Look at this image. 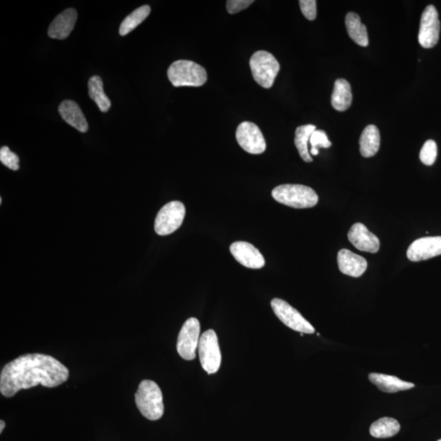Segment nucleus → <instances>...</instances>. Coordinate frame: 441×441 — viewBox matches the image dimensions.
Masks as SVG:
<instances>
[{
  "label": "nucleus",
  "mask_w": 441,
  "mask_h": 441,
  "mask_svg": "<svg viewBox=\"0 0 441 441\" xmlns=\"http://www.w3.org/2000/svg\"><path fill=\"white\" fill-rule=\"evenodd\" d=\"M70 372L57 359L41 353L25 354L8 363L0 374V392L12 397L23 389L56 387L67 381Z\"/></svg>",
  "instance_id": "nucleus-1"
},
{
  "label": "nucleus",
  "mask_w": 441,
  "mask_h": 441,
  "mask_svg": "<svg viewBox=\"0 0 441 441\" xmlns=\"http://www.w3.org/2000/svg\"><path fill=\"white\" fill-rule=\"evenodd\" d=\"M271 194L275 201L294 209H309L317 205L319 201L317 192L304 185H280Z\"/></svg>",
  "instance_id": "nucleus-2"
},
{
  "label": "nucleus",
  "mask_w": 441,
  "mask_h": 441,
  "mask_svg": "<svg viewBox=\"0 0 441 441\" xmlns=\"http://www.w3.org/2000/svg\"><path fill=\"white\" fill-rule=\"evenodd\" d=\"M137 407L151 421L161 418L164 411L163 394L158 385L151 380H144L135 394Z\"/></svg>",
  "instance_id": "nucleus-3"
},
{
  "label": "nucleus",
  "mask_w": 441,
  "mask_h": 441,
  "mask_svg": "<svg viewBox=\"0 0 441 441\" xmlns=\"http://www.w3.org/2000/svg\"><path fill=\"white\" fill-rule=\"evenodd\" d=\"M168 80L174 87H201L207 80L205 69L192 60H176L168 70Z\"/></svg>",
  "instance_id": "nucleus-4"
},
{
  "label": "nucleus",
  "mask_w": 441,
  "mask_h": 441,
  "mask_svg": "<svg viewBox=\"0 0 441 441\" xmlns=\"http://www.w3.org/2000/svg\"><path fill=\"white\" fill-rule=\"evenodd\" d=\"M250 68L257 84L264 89H271L280 70L278 60L267 51H258L250 58Z\"/></svg>",
  "instance_id": "nucleus-5"
},
{
  "label": "nucleus",
  "mask_w": 441,
  "mask_h": 441,
  "mask_svg": "<svg viewBox=\"0 0 441 441\" xmlns=\"http://www.w3.org/2000/svg\"><path fill=\"white\" fill-rule=\"evenodd\" d=\"M198 352L203 369L209 374L217 373L222 363V354L214 330H207L201 336Z\"/></svg>",
  "instance_id": "nucleus-6"
},
{
  "label": "nucleus",
  "mask_w": 441,
  "mask_h": 441,
  "mask_svg": "<svg viewBox=\"0 0 441 441\" xmlns=\"http://www.w3.org/2000/svg\"><path fill=\"white\" fill-rule=\"evenodd\" d=\"M185 215V207L180 201H172L159 210L155 222V231L159 236L172 234L179 229Z\"/></svg>",
  "instance_id": "nucleus-7"
},
{
  "label": "nucleus",
  "mask_w": 441,
  "mask_h": 441,
  "mask_svg": "<svg viewBox=\"0 0 441 441\" xmlns=\"http://www.w3.org/2000/svg\"><path fill=\"white\" fill-rule=\"evenodd\" d=\"M271 305L276 317L285 326L302 334H314V327L302 317L299 311L293 308L287 302L280 298H274L271 300Z\"/></svg>",
  "instance_id": "nucleus-8"
},
{
  "label": "nucleus",
  "mask_w": 441,
  "mask_h": 441,
  "mask_svg": "<svg viewBox=\"0 0 441 441\" xmlns=\"http://www.w3.org/2000/svg\"><path fill=\"white\" fill-rule=\"evenodd\" d=\"M201 324L196 318H190L183 324L177 341L179 356L185 361L196 357V350L200 343Z\"/></svg>",
  "instance_id": "nucleus-9"
},
{
  "label": "nucleus",
  "mask_w": 441,
  "mask_h": 441,
  "mask_svg": "<svg viewBox=\"0 0 441 441\" xmlns=\"http://www.w3.org/2000/svg\"><path fill=\"white\" fill-rule=\"evenodd\" d=\"M236 137L238 144L249 154L260 155L267 149L265 138L254 123L249 121L241 123L237 128Z\"/></svg>",
  "instance_id": "nucleus-10"
},
{
  "label": "nucleus",
  "mask_w": 441,
  "mask_h": 441,
  "mask_svg": "<svg viewBox=\"0 0 441 441\" xmlns=\"http://www.w3.org/2000/svg\"><path fill=\"white\" fill-rule=\"evenodd\" d=\"M440 23L438 10L433 5H428L423 11L418 42L425 49H431L438 44L440 38Z\"/></svg>",
  "instance_id": "nucleus-11"
},
{
  "label": "nucleus",
  "mask_w": 441,
  "mask_h": 441,
  "mask_svg": "<svg viewBox=\"0 0 441 441\" xmlns=\"http://www.w3.org/2000/svg\"><path fill=\"white\" fill-rule=\"evenodd\" d=\"M441 255V236L425 237L410 245L407 257L410 261L420 262Z\"/></svg>",
  "instance_id": "nucleus-12"
},
{
  "label": "nucleus",
  "mask_w": 441,
  "mask_h": 441,
  "mask_svg": "<svg viewBox=\"0 0 441 441\" xmlns=\"http://www.w3.org/2000/svg\"><path fill=\"white\" fill-rule=\"evenodd\" d=\"M232 256L238 262L251 269H261L265 266V258L253 245L245 241H237L231 245Z\"/></svg>",
  "instance_id": "nucleus-13"
},
{
  "label": "nucleus",
  "mask_w": 441,
  "mask_h": 441,
  "mask_svg": "<svg viewBox=\"0 0 441 441\" xmlns=\"http://www.w3.org/2000/svg\"><path fill=\"white\" fill-rule=\"evenodd\" d=\"M348 240L357 249L363 252L376 253L380 249L378 238L368 230L364 224H354L348 234Z\"/></svg>",
  "instance_id": "nucleus-14"
},
{
  "label": "nucleus",
  "mask_w": 441,
  "mask_h": 441,
  "mask_svg": "<svg viewBox=\"0 0 441 441\" xmlns=\"http://www.w3.org/2000/svg\"><path fill=\"white\" fill-rule=\"evenodd\" d=\"M338 264L341 273L358 278L367 270L366 259L348 249H341L338 253Z\"/></svg>",
  "instance_id": "nucleus-15"
},
{
  "label": "nucleus",
  "mask_w": 441,
  "mask_h": 441,
  "mask_svg": "<svg viewBox=\"0 0 441 441\" xmlns=\"http://www.w3.org/2000/svg\"><path fill=\"white\" fill-rule=\"evenodd\" d=\"M77 12L75 8H68L60 14L49 25L47 34L52 38L65 40L71 33L77 21Z\"/></svg>",
  "instance_id": "nucleus-16"
},
{
  "label": "nucleus",
  "mask_w": 441,
  "mask_h": 441,
  "mask_svg": "<svg viewBox=\"0 0 441 441\" xmlns=\"http://www.w3.org/2000/svg\"><path fill=\"white\" fill-rule=\"evenodd\" d=\"M59 114L66 122L80 133L89 131L87 120L82 111L81 108L76 102L65 100L60 104Z\"/></svg>",
  "instance_id": "nucleus-17"
},
{
  "label": "nucleus",
  "mask_w": 441,
  "mask_h": 441,
  "mask_svg": "<svg viewBox=\"0 0 441 441\" xmlns=\"http://www.w3.org/2000/svg\"><path fill=\"white\" fill-rule=\"evenodd\" d=\"M369 379L379 390L386 393H396L414 387V383L402 381L399 378L392 375L371 373Z\"/></svg>",
  "instance_id": "nucleus-18"
},
{
  "label": "nucleus",
  "mask_w": 441,
  "mask_h": 441,
  "mask_svg": "<svg viewBox=\"0 0 441 441\" xmlns=\"http://www.w3.org/2000/svg\"><path fill=\"white\" fill-rule=\"evenodd\" d=\"M352 87L349 82L344 79L337 80L331 97L332 106L336 111H347L352 105Z\"/></svg>",
  "instance_id": "nucleus-19"
},
{
  "label": "nucleus",
  "mask_w": 441,
  "mask_h": 441,
  "mask_svg": "<svg viewBox=\"0 0 441 441\" xmlns=\"http://www.w3.org/2000/svg\"><path fill=\"white\" fill-rule=\"evenodd\" d=\"M380 147V133L375 125L371 124L362 132L360 138V150L362 157H373L378 153Z\"/></svg>",
  "instance_id": "nucleus-20"
},
{
  "label": "nucleus",
  "mask_w": 441,
  "mask_h": 441,
  "mask_svg": "<svg viewBox=\"0 0 441 441\" xmlns=\"http://www.w3.org/2000/svg\"><path fill=\"white\" fill-rule=\"evenodd\" d=\"M346 27L350 38L358 45L367 47L369 45L367 29L361 23V17L354 12H348L345 19Z\"/></svg>",
  "instance_id": "nucleus-21"
},
{
  "label": "nucleus",
  "mask_w": 441,
  "mask_h": 441,
  "mask_svg": "<svg viewBox=\"0 0 441 441\" xmlns=\"http://www.w3.org/2000/svg\"><path fill=\"white\" fill-rule=\"evenodd\" d=\"M315 131H317V127L313 124L302 125V126L297 127L296 129L294 144H295L301 158L305 162L310 163L313 161V159L310 157L308 150V142H310L311 134Z\"/></svg>",
  "instance_id": "nucleus-22"
},
{
  "label": "nucleus",
  "mask_w": 441,
  "mask_h": 441,
  "mask_svg": "<svg viewBox=\"0 0 441 441\" xmlns=\"http://www.w3.org/2000/svg\"><path fill=\"white\" fill-rule=\"evenodd\" d=\"M400 430L399 422L395 418L385 417L372 423L370 432L375 438H389L396 436Z\"/></svg>",
  "instance_id": "nucleus-23"
},
{
  "label": "nucleus",
  "mask_w": 441,
  "mask_h": 441,
  "mask_svg": "<svg viewBox=\"0 0 441 441\" xmlns=\"http://www.w3.org/2000/svg\"><path fill=\"white\" fill-rule=\"evenodd\" d=\"M89 95L91 99L96 102L102 112L110 110L111 102L103 89V82L100 77L94 76L89 80Z\"/></svg>",
  "instance_id": "nucleus-24"
},
{
  "label": "nucleus",
  "mask_w": 441,
  "mask_h": 441,
  "mask_svg": "<svg viewBox=\"0 0 441 441\" xmlns=\"http://www.w3.org/2000/svg\"><path fill=\"white\" fill-rule=\"evenodd\" d=\"M150 14V7L149 5H144L137 8L131 14L126 16L120 27V34L121 36H125L128 33L138 27L141 23L147 19Z\"/></svg>",
  "instance_id": "nucleus-25"
},
{
  "label": "nucleus",
  "mask_w": 441,
  "mask_h": 441,
  "mask_svg": "<svg viewBox=\"0 0 441 441\" xmlns=\"http://www.w3.org/2000/svg\"><path fill=\"white\" fill-rule=\"evenodd\" d=\"M436 157H438V145L433 140H427L422 146L419 155L420 161L425 166H431L435 163Z\"/></svg>",
  "instance_id": "nucleus-26"
},
{
  "label": "nucleus",
  "mask_w": 441,
  "mask_h": 441,
  "mask_svg": "<svg viewBox=\"0 0 441 441\" xmlns=\"http://www.w3.org/2000/svg\"><path fill=\"white\" fill-rule=\"evenodd\" d=\"M310 144L311 145L310 154L313 155L319 154V147L328 148L332 145L331 142L328 140L326 133L323 131H317V129L311 134Z\"/></svg>",
  "instance_id": "nucleus-27"
},
{
  "label": "nucleus",
  "mask_w": 441,
  "mask_h": 441,
  "mask_svg": "<svg viewBox=\"0 0 441 441\" xmlns=\"http://www.w3.org/2000/svg\"><path fill=\"white\" fill-rule=\"evenodd\" d=\"M0 161L3 166L10 168L12 170L16 171L19 170V157H17L16 154L12 152L8 146H3L0 149Z\"/></svg>",
  "instance_id": "nucleus-28"
},
{
  "label": "nucleus",
  "mask_w": 441,
  "mask_h": 441,
  "mask_svg": "<svg viewBox=\"0 0 441 441\" xmlns=\"http://www.w3.org/2000/svg\"><path fill=\"white\" fill-rule=\"evenodd\" d=\"M299 5L302 14L306 19L313 21L317 19V1L315 0H300Z\"/></svg>",
  "instance_id": "nucleus-29"
},
{
  "label": "nucleus",
  "mask_w": 441,
  "mask_h": 441,
  "mask_svg": "<svg viewBox=\"0 0 441 441\" xmlns=\"http://www.w3.org/2000/svg\"><path fill=\"white\" fill-rule=\"evenodd\" d=\"M253 3V0H228L227 10L229 14H236L249 8Z\"/></svg>",
  "instance_id": "nucleus-30"
},
{
  "label": "nucleus",
  "mask_w": 441,
  "mask_h": 441,
  "mask_svg": "<svg viewBox=\"0 0 441 441\" xmlns=\"http://www.w3.org/2000/svg\"><path fill=\"white\" fill-rule=\"evenodd\" d=\"M4 427H5V422L3 420L0 421V433H2Z\"/></svg>",
  "instance_id": "nucleus-31"
},
{
  "label": "nucleus",
  "mask_w": 441,
  "mask_h": 441,
  "mask_svg": "<svg viewBox=\"0 0 441 441\" xmlns=\"http://www.w3.org/2000/svg\"><path fill=\"white\" fill-rule=\"evenodd\" d=\"M438 441H441V439H440V440H439Z\"/></svg>",
  "instance_id": "nucleus-32"
}]
</instances>
